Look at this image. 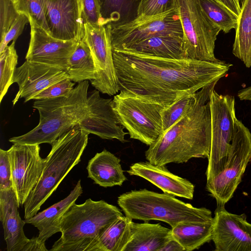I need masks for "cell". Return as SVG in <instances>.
I'll list each match as a JSON object with an SVG mask.
<instances>
[{
  "label": "cell",
  "mask_w": 251,
  "mask_h": 251,
  "mask_svg": "<svg viewBox=\"0 0 251 251\" xmlns=\"http://www.w3.org/2000/svg\"><path fill=\"white\" fill-rule=\"evenodd\" d=\"M119 92L166 108L226 75L232 64L113 50Z\"/></svg>",
  "instance_id": "1"
},
{
  "label": "cell",
  "mask_w": 251,
  "mask_h": 251,
  "mask_svg": "<svg viewBox=\"0 0 251 251\" xmlns=\"http://www.w3.org/2000/svg\"><path fill=\"white\" fill-rule=\"evenodd\" d=\"M218 82L196 92L189 111L145 151L148 161L160 166L185 163L193 158H208L211 139L209 99Z\"/></svg>",
  "instance_id": "2"
},
{
  "label": "cell",
  "mask_w": 251,
  "mask_h": 251,
  "mask_svg": "<svg viewBox=\"0 0 251 251\" xmlns=\"http://www.w3.org/2000/svg\"><path fill=\"white\" fill-rule=\"evenodd\" d=\"M122 215L117 206L103 200L75 203L62 216L61 236L50 251H95L101 235Z\"/></svg>",
  "instance_id": "3"
},
{
  "label": "cell",
  "mask_w": 251,
  "mask_h": 251,
  "mask_svg": "<svg viewBox=\"0 0 251 251\" xmlns=\"http://www.w3.org/2000/svg\"><path fill=\"white\" fill-rule=\"evenodd\" d=\"M88 80L79 82L67 97L36 100L33 107L39 114V123L26 133L9 139L13 144H53L78 125L88 113Z\"/></svg>",
  "instance_id": "4"
},
{
  "label": "cell",
  "mask_w": 251,
  "mask_h": 251,
  "mask_svg": "<svg viewBox=\"0 0 251 251\" xmlns=\"http://www.w3.org/2000/svg\"><path fill=\"white\" fill-rule=\"evenodd\" d=\"M89 134L77 125L51 145L39 181L24 204L25 219L38 213L65 176L80 161Z\"/></svg>",
  "instance_id": "5"
},
{
  "label": "cell",
  "mask_w": 251,
  "mask_h": 251,
  "mask_svg": "<svg viewBox=\"0 0 251 251\" xmlns=\"http://www.w3.org/2000/svg\"><path fill=\"white\" fill-rule=\"evenodd\" d=\"M117 203L126 216L144 222H164L171 227L182 222L213 220L212 212L205 207H196L167 193L143 189L132 190L118 197Z\"/></svg>",
  "instance_id": "6"
},
{
  "label": "cell",
  "mask_w": 251,
  "mask_h": 251,
  "mask_svg": "<svg viewBox=\"0 0 251 251\" xmlns=\"http://www.w3.org/2000/svg\"><path fill=\"white\" fill-rule=\"evenodd\" d=\"M251 160V133L237 118L228 152L214 175L206 179V190L218 206H225L231 199Z\"/></svg>",
  "instance_id": "7"
},
{
  "label": "cell",
  "mask_w": 251,
  "mask_h": 251,
  "mask_svg": "<svg viewBox=\"0 0 251 251\" xmlns=\"http://www.w3.org/2000/svg\"><path fill=\"white\" fill-rule=\"evenodd\" d=\"M187 58L220 63L214 54L221 29L208 17L200 0H177Z\"/></svg>",
  "instance_id": "8"
},
{
  "label": "cell",
  "mask_w": 251,
  "mask_h": 251,
  "mask_svg": "<svg viewBox=\"0 0 251 251\" xmlns=\"http://www.w3.org/2000/svg\"><path fill=\"white\" fill-rule=\"evenodd\" d=\"M112 101L113 109L130 138L150 146L163 134L162 105L121 92Z\"/></svg>",
  "instance_id": "9"
},
{
  "label": "cell",
  "mask_w": 251,
  "mask_h": 251,
  "mask_svg": "<svg viewBox=\"0 0 251 251\" xmlns=\"http://www.w3.org/2000/svg\"><path fill=\"white\" fill-rule=\"evenodd\" d=\"M108 25L112 50H115L153 36L171 35L183 37L177 8L157 15H139L125 24Z\"/></svg>",
  "instance_id": "10"
},
{
  "label": "cell",
  "mask_w": 251,
  "mask_h": 251,
  "mask_svg": "<svg viewBox=\"0 0 251 251\" xmlns=\"http://www.w3.org/2000/svg\"><path fill=\"white\" fill-rule=\"evenodd\" d=\"M211 139L206 179L212 177L227 155L234 135L237 117L235 99L230 95H222L214 89L209 99Z\"/></svg>",
  "instance_id": "11"
},
{
  "label": "cell",
  "mask_w": 251,
  "mask_h": 251,
  "mask_svg": "<svg viewBox=\"0 0 251 251\" xmlns=\"http://www.w3.org/2000/svg\"><path fill=\"white\" fill-rule=\"evenodd\" d=\"M82 40L88 46L97 70L92 85L102 94L113 96L119 92L113 56L110 27L86 23Z\"/></svg>",
  "instance_id": "12"
},
{
  "label": "cell",
  "mask_w": 251,
  "mask_h": 251,
  "mask_svg": "<svg viewBox=\"0 0 251 251\" xmlns=\"http://www.w3.org/2000/svg\"><path fill=\"white\" fill-rule=\"evenodd\" d=\"M13 189L19 207L23 205L37 185L46 164L38 144L15 143L7 150Z\"/></svg>",
  "instance_id": "13"
},
{
  "label": "cell",
  "mask_w": 251,
  "mask_h": 251,
  "mask_svg": "<svg viewBox=\"0 0 251 251\" xmlns=\"http://www.w3.org/2000/svg\"><path fill=\"white\" fill-rule=\"evenodd\" d=\"M212 240L216 251H251V224L245 214L227 211L218 206L214 212Z\"/></svg>",
  "instance_id": "14"
},
{
  "label": "cell",
  "mask_w": 251,
  "mask_h": 251,
  "mask_svg": "<svg viewBox=\"0 0 251 251\" xmlns=\"http://www.w3.org/2000/svg\"><path fill=\"white\" fill-rule=\"evenodd\" d=\"M26 60L42 63L67 70L69 59L79 41L55 38L32 19Z\"/></svg>",
  "instance_id": "15"
},
{
  "label": "cell",
  "mask_w": 251,
  "mask_h": 251,
  "mask_svg": "<svg viewBox=\"0 0 251 251\" xmlns=\"http://www.w3.org/2000/svg\"><path fill=\"white\" fill-rule=\"evenodd\" d=\"M112 103V99L101 98L99 91L93 90L87 98L88 113L78 125L89 134L103 139H117L125 143L127 141L125 136L128 133L124 131Z\"/></svg>",
  "instance_id": "16"
},
{
  "label": "cell",
  "mask_w": 251,
  "mask_h": 251,
  "mask_svg": "<svg viewBox=\"0 0 251 251\" xmlns=\"http://www.w3.org/2000/svg\"><path fill=\"white\" fill-rule=\"evenodd\" d=\"M50 34L62 40H81L84 24L79 0H45Z\"/></svg>",
  "instance_id": "17"
},
{
  "label": "cell",
  "mask_w": 251,
  "mask_h": 251,
  "mask_svg": "<svg viewBox=\"0 0 251 251\" xmlns=\"http://www.w3.org/2000/svg\"><path fill=\"white\" fill-rule=\"evenodd\" d=\"M68 77L66 71L61 68L26 60L16 68L12 78V83H17L19 87L12 101L13 105L22 98L25 102L33 100L49 86Z\"/></svg>",
  "instance_id": "18"
},
{
  "label": "cell",
  "mask_w": 251,
  "mask_h": 251,
  "mask_svg": "<svg viewBox=\"0 0 251 251\" xmlns=\"http://www.w3.org/2000/svg\"><path fill=\"white\" fill-rule=\"evenodd\" d=\"M127 172L146 179L165 193L189 200L193 198L194 185L170 172L165 165H155L148 161L139 162L131 164Z\"/></svg>",
  "instance_id": "19"
},
{
  "label": "cell",
  "mask_w": 251,
  "mask_h": 251,
  "mask_svg": "<svg viewBox=\"0 0 251 251\" xmlns=\"http://www.w3.org/2000/svg\"><path fill=\"white\" fill-rule=\"evenodd\" d=\"M18 208L13 188L0 190V221L8 251H22L29 241L25 234V223L21 219Z\"/></svg>",
  "instance_id": "20"
},
{
  "label": "cell",
  "mask_w": 251,
  "mask_h": 251,
  "mask_svg": "<svg viewBox=\"0 0 251 251\" xmlns=\"http://www.w3.org/2000/svg\"><path fill=\"white\" fill-rule=\"evenodd\" d=\"M82 193L81 181L79 180L68 196L34 216L25 219V224L36 227L39 232L38 238L45 242L53 234L60 232V221L62 216L75 203Z\"/></svg>",
  "instance_id": "21"
},
{
  "label": "cell",
  "mask_w": 251,
  "mask_h": 251,
  "mask_svg": "<svg viewBox=\"0 0 251 251\" xmlns=\"http://www.w3.org/2000/svg\"><path fill=\"white\" fill-rule=\"evenodd\" d=\"M172 238L171 229L159 224L132 221L130 238L124 251H160Z\"/></svg>",
  "instance_id": "22"
},
{
  "label": "cell",
  "mask_w": 251,
  "mask_h": 251,
  "mask_svg": "<svg viewBox=\"0 0 251 251\" xmlns=\"http://www.w3.org/2000/svg\"><path fill=\"white\" fill-rule=\"evenodd\" d=\"M120 162L118 157L103 150L89 160L86 167L88 177L103 187L121 186L127 178Z\"/></svg>",
  "instance_id": "23"
},
{
  "label": "cell",
  "mask_w": 251,
  "mask_h": 251,
  "mask_svg": "<svg viewBox=\"0 0 251 251\" xmlns=\"http://www.w3.org/2000/svg\"><path fill=\"white\" fill-rule=\"evenodd\" d=\"M119 51L170 59L187 58L183 37L171 35L153 36Z\"/></svg>",
  "instance_id": "24"
},
{
  "label": "cell",
  "mask_w": 251,
  "mask_h": 251,
  "mask_svg": "<svg viewBox=\"0 0 251 251\" xmlns=\"http://www.w3.org/2000/svg\"><path fill=\"white\" fill-rule=\"evenodd\" d=\"M214 219L206 222H182L171 228L172 235L185 251L198 249L212 240Z\"/></svg>",
  "instance_id": "25"
},
{
  "label": "cell",
  "mask_w": 251,
  "mask_h": 251,
  "mask_svg": "<svg viewBox=\"0 0 251 251\" xmlns=\"http://www.w3.org/2000/svg\"><path fill=\"white\" fill-rule=\"evenodd\" d=\"M232 53L247 68L251 67V0H244L241 6Z\"/></svg>",
  "instance_id": "26"
},
{
  "label": "cell",
  "mask_w": 251,
  "mask_h": 251,
  "mask_svg": "<svg viewBox=\"0 0 251 251\" xmlns=\"http://www.w3.org/2000/svg\"><path fill=\"white\" fill-rule=\"evenodd\" d=\"M66 72L74 82L96 78L97 70L91 50L82 39L79 41L71 55Z\"/></svg>",
  "instance_id": "27"
},
{
  "label": "cell",
  "mask_w": 251,
  "mask_h": 251,
  "mask_svg": "<svg viewBox=\"0 0 251 251\" xmlns=\"http://www.w3.org/2000/svg\"><path fill=\"white\" fill-rule=\"evenodd\" d=\"M132 221L126 215L118 218L101 235L95 251H124L130 238Z\"/></svg>",
  "instance_id": "28"
},
{
  "label": "cell",
  "mask_w": 251,
  "mask_h": 251,
  "mask_svg": "<svg viewBox=\"0 0 251 251\" xmlns=\"http://www.w3.org/2000/svg\"><path fill=\"white\" fill-rule=\"evenodd\" d=\"M103 25H119L134 19L138 15L139 0H98Z\"/></svg>",
  "instance_id": "29"
},
{
  "label": "cell",
  "mask_w": 251,
  "mask_h": 251,
  "mask_svg": "<svg viewBox=\"0 0 251 251\" xmlns=\"http://www.w3.org/2000/svg\"><path fill=\"white\" fill-rule=\"evenodd\" d=\"M201 5L210 20L225 33L237 27V15L215 0H200Z\"/></svg>",
  "instance_id": "30"
},
{
  "label": "cell",
  "mask_w": 251,
  "mask_h": 251,
  "mask_svg": "<svg viewBox=\"0 0 251 251\" xmlns=\"http://www.w3.org/2000/svg\"><path fill=\"white\" fill-rule=\"evenodd\" d=\"M15 41L0 52V102L12 84V78L18 63V56Z\"/></svg>",
  "instance_id": "31"
},
{
  "label": "cell",
  "mask_w": 251,
  "mask_h": 251,
  "mask_svg": "<svg viewBox=\"0 0 251 251\" xmlns=\"http://www.w3.org/2000/svg\"><path fill=\"white\" fill-rule=\"evenodd\" d=\"M196 93L185 95L169 106L163 108L161 115L164 132L170 129L189 111L195 102Z\"/></svg>",
  "instance_id": "32"
},
{
  "label": "cell",
  "mask_w": 251,
  "mask_h": 251,
  "mask_svg": "<svg viewBox=\"0 0 251 251\" xmlns=\"http://www.w3.org/2000/svg\"><path fill=\"white\" fill-rule=\"evenodd\" d=\"M12 1L19 15H25L29 19H32L50 34L46 20L45 0H12Z\"/></svg>",
  "instance_id": "33"
},
{
  "label": "cell",
  "mask_w": 251,
  "mask_h": 251,
  "mask_svg": "<svg viewBox=\"0 0 251 251\" xmlns=\"http://www.w3.org/2000/svg\"><path fill=\"white\" fill-rule=\"evenodd\" d=\"M176 8L177 0H140L138 15H157Z\"/></svg>",
  "instance_id": "34"
},
{
  "label": "cell",
  "mask_w": 251,
  "mask_h": 251,
  "mask_svg": "<svg viewBox=\"0 0 251 251\" xmlns=\"http://www.w3.org/2000/svg\"><path fill=\"white\" fill-rule=\"evenodd\" d=\"M75 82L68 77L49 86L36 95L33 100L55 98L68 96L73 89Z\"/></svg>",
  "instance_id": "35"
},
{
  "label": "cell",
  "mask_w": 251,
  "mask_h": 251,
  "mask_svg": "<svg viewBox=\"0 0 251 251\" xmlns=\"http://www.w3.org/2000/svg\"><path fill=\"white\" fill-rule=\"evenodd\" d=\"M19 14L16 11L12 0H0V31L3 38Z\"/></svg>",
  "instance_id": "36"
},
{
  "label": "cell",
  "mask_w": 251,
  "mask_h": 251,
  "mask_svg": "<svg viewBox=\"0 0 251 251\" xmlns=\"http://www.w3.org/2000/svg\"><path fill=\"white\" fill-rule=\"evenodd\" d=\"M84 24L103 25L98 0H79Z\"/></svg>",
  "instance_id": "37"
},
{
  "label": "cell",
  "mask_w": 251,
  "mask_h": 251,
  "mask_svg": "<svg viewBox=\"0 0 251 251\" xmlns=\"http://www.w3.org/2000/svg\"><path fill=\"white\" fill-rule=\"evenodd\" d=\"M28 23H29V20L26 16L19 15L11 25L4 36L1 39L0 52L3 51L10 42L16 41L22 33L25 25Z\"/></svg>",
  "instance_id": "38"
},
{
  "label": "cell",
  "mask_w": 251,
  "mask_h": 251,
  "mask_svg": "<svg viewBox=\"0 0 251 251\" xmlns=\"http://www.w3.org/2000/svg\"><path fill=\"white\" fill-rule=\"evenodd\" d=\"M13 188L8 151L0 149V190Z\"/></svg>",
  "instance_id": "39"
},
{
  "label": "cell",
  "mask_w": 251,
  "mask_h": 251,
  "mask_svg": "<svg viewBox=\"0 0 251 251\" xmlns=\"http://www.w3.org/2000/svg\"><path fill=\"white\" fill-rule=\"evenodd\" d=\"M45 242L41 241L37 236L29 239L22 251H47Z\"/></svg>",
  "instance_id": "40"
},
{
  "label": "cell",
  "mask_w": 251,
  "mask_h": 251,
  "mask_svg": "<svg viewBox=\"0 0 251 251\" xmlns=\"http://www.w3.org/2000/svg\"><path fill=\"white\" fill-rule=\"evenodd\" d=\"M222 4L225 6L238 16L241 13V6L239 2L237 0H215Z\"/></svg>",
  "instance_id": "41"
},
{
  "label": "cell",
  "mask_w": 251,
  "mask_h": 251,
  "mask_svg": "<svg viewBox=\"0 0 251 251\" xmlns=\"http://www.w3.org/2000/svg\"><path fill=\"white\" fill-rule=\"evenodd\" d=\"M184 248L176 240L172 238L160 250V251H184Z\"/></svg>",
  "instance_id": "42"
},
{
  "label": "cell",
  "mask_w": 251,
  "mask_h": 251,
  "mask_svg": "<svg viewBox=\"0 0 251 251\" xmlns=\"http://www.w3.org/2000/svg\"><path fill=\"white\" fill-rule=\"evenodd\" d=\"M237 96L240 100L251 101V86L240 90L238 92Z\"/></svg>",
  "instance_id": "43"
},
{
  "label": "cell",
  "mask_w": 251,
  "mask_h": 251,
  "mask_svg": "<svg viewBox=\"0 0 251 251\" xmlns=\"http://www.w3.org/2000/svg\"><path fill=\"white\" fill-rule=\"evenodd\" d=\"M238 0V1H239V0Z\"/></svg>",
  "instance_id": "44"
},
{
  "label": "cell",
  "mask_w": 251,
  "mask_h": 251,
  "mask_svg": "<svg viewBox=\"0 0 251 251\" xmlns=\"http://www.w3.org/2000/svg\"></svg>",
  "instance_id": "45"
}]
</instances>
